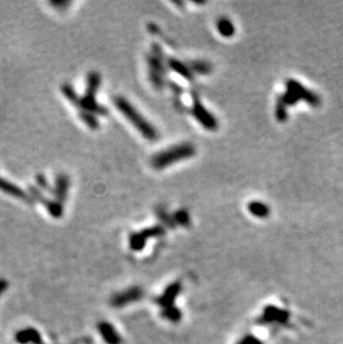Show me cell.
I'll return each instance as SVG.
<instances>
[{"instance_id": "1", "label": "cell", "mask_w": 343, "mask_h": 344, "mask_svg": "<svg viewBox=\"0 0 343 344\" xmlns=\"http://www.w3.org/2000/svg\"><path fill=\"white\" fill-rule=\"evenodd\" d=\"M114 103L118 111L123 113V115L127 118L136 128H137L144 137L148 139L157 138V131L149 122L135 110L130 103L125 100L124 97H115Z\"/></svg>"}, {"instance_id": "2", "label": "cell", "mask_w": 343, "mask_h": 344, "mask_svg": "<svg viewBox=\"0 0 343 344\" xmlns=\"http://www.w3.org/2000/svg\"><path fill=\"white\" fill-rule=\"evenodd\" d=\"M101 85V76L96 72H92L87 76V88L85 95L81 97L77 107L82 108L83 111H86L89 113H93L94 115H102L104 116L107 114L106 107L100 105L96 102V93L97 89Z\"/></svg>"}, {"instance_id": "3", "label": "cell", "mask_w": 343, "mask_h": 344, "mask_svg": "<svg viewBox=\"0 0 343 344\" xmlns=\"http://www.w3.org/2000/svg\"><path fill=\"white\" fill-rule=\"evenodd\" d=\"M195 154V148L191 144H182L176 145L174 147L163 150L162 153L157 154L152 159V164L155 168L161 169L164 167L170 166L172 164H175L182 159L192 157Z\"/></svg>"}, {"instance_id": "4", "label": "cell", "mask_w": 343, "mask_h": 344, "mask_svg": "<svg viewBox=\"0 0 343 344\" xmlns=\"http://www.w3.org/2000/svg\"><path fill=\"white\" fill-rule=\"evenodd\" d=\"M29 194L32 196V199L35 201H39L41 204H44L47 211L49 212V214L53 216L54 219H60L64 214V207L63 204L57 200H50L48 197L43 194L38 187L37 186H29L28 188Z\"/></svg>"}, {"instance_id": "5", "label": "cell", "mask_w": 343, "mask_h": 344, "mask_svg": "<svg viewBox=\"0 0 343 344\" xmlns=\"http://www.w3.org/2000/svg\"><path fill=\"white\" fill-rule=\"evenodd\" d=\"M0 191L6 193V194L10 195L12 197H15V199L26 202L28 203V204H34L35 203V200L32 199V196L29 194V193L21 190V188L19 186H17L16 184L4 180V178L2 177H0Z\"/></svg>"}, {"instance_id": "6", "label": "cell", "mask_w": 343, "mask_h": 344, "mask_svg": "<svg viewBox=\"0 0 343 344\" xmlns=\"http://www.w3.org/2000/svg\"><path fill=\"white\" fill-rule=\"evenodd\" d=\"M286 87H288V91L293 93L295 96L298 97V100L300 98H302V100L307 101L308 103L311 104L313 106H317L320 104V98H319L316 94H313L312 92L307 91L302 85H300L297 82H293V81H290L286 83Z\"/></svg>"}, {"instance_id": "7", "label": "cell", "mask_w": 343, "mask_h": 344, "mask_svg": "<svg viewBox=\"0 0 343 344\" xmlns=\"http://www.w3.org/2000/svg\"><path fill=\"white\" fill-rule=\"evenodd\" d=\"M69 186L70 181L69 177L66 175V174H58V175L56 176L53 195L56 197V200L62 203V204L67 200Z\"/></svg>"}, {"instance_id": "8", "label": "cell", "mask_w": 343, "mask_h": 344, "mask_svg": "<svg viewBox=\"0 0 343 344\" xmlns=\"http://www.w3.org/2000/svg\"><path fill=\"white\" fill-rule=\"evenodd\" d=\"M194 113L197 117V119H199L202 124H203V126L206 127V128H209V129L216 128V120L210 115V113L208 111L204 110L201 104H196Z\"/></svg>"}, {"instance_id": "9", "label": "cell", "mask_w": 343, "mask_h": 344, "mask_svg": "<svg viewBox=\"0 0 343 344\" xmlns=\"http://www.w3.org/2000/svg\"><path fill=\"white\" fill-rule=\"evenodd\" d=\"M79 117L81 119L85 122V124L92 129H98L100 128V121L96 118V116L93 113H89L86 111L79 112Z\"/></svg>"}, {"instance_id": "10", "label": "cell", "mask_w": 343, "mask_h": 344, "mask_svg": "<svg viewBox=\"0 0 343 344\" xmlns=\"http://www.w3.org/2000/svg\"><path fill=\"white\" fill-rule=\"evenodd\" d=\"M62 93L64 94V96L67 98V100L74 104V105H78V103H79V100H81V97L78 96V94L75 92V89L74 87L70 85L69 83H65L63 84V86H62Z\"/></svg>"}, {"instance_id": "11", "label": "cell", "mask_w": 343, "mask_h": 344, "mask_svg": "<svg viewBox=\"0 0 343 344\" xmlns=\"http://www.w3.org/2000/svg\"><path fill=\"white\" fill-rule=\"evenodd\" d=\"M17 340L20 343H27V342H39L38 334L34 330H28V331H22L17 336Z\"/></svg>"}, {"instance_id": "12", "label": "cell", "mask_w": 343, "mask_h": 344, "mask_svg": "<svg viewBox=\"0 0 343 344\" xmlns=\"http://www.w3.org/2000/svg\"><path fill=\"white\" fill-rule=\"evenodd\" d=\"M248 209H250V211L253 214L256 216H261V218H264V216H266L267 213H269V209H267V206L260 202L250 203Z\"/></svg>"}, {"instance_id": "13", "label": "cell", "mask_w": 343, "mask_h": 344, "mask_svg": "<svg viewBox=\"0 0 343 344\" xmlns=\"http://www.w3.org/2000/svg\"><path fill=\"white\" fill-rule=\"evenodd\" d=\"M36 183H37V185L41 188V190H44L46 192H49V193H51V194L54 193V187H51V185L48 183V180H47L44 174H37Z\"/></svg>"}, {"instance_id": "14", "label": "cell", "mask_w": 343, "mask_h": 344, "mask_svg": "<svg viewBox=\"0 0 343 344\" xmlns=\"http://www.w3.org/2000/svg\"><path fill=\"white\" fill-rule=\"evenodd\" d=\"M219 29L221 31V34L227 37H229L234 32V28L232 26V23L228 19L227 20L223 19L219 22Z\"/></svg>"}, {"instance_id": "15", "label": "cell", "mask_w": 343, "mask_h": 344, "mask_svg": "<svg viewBox=\"0 0 343 344\" xmlns=\"http://www.w3.org/2000/svg\"><path fill=\"white\" fill-rule=\"evenodd\" d=\"M72 3L70 1H66V0H51L50 4L51 6H54L55 8L57 9H67V7L69 4Z\"/></svg>"}, {"instance_id": "16", "label": "cell", "mask_w": 343, "mask_h": 344, "mask_svg": "<svg viewBox=\"0 0 343 344\" xmlns=\"http://www.w3.org/2000/svg\"><path fill=\"white\" fill-rule=\"evenodd\" d=\"M6 287H7V283H6V282H4V281H0V293H1V292H2L4 289H6Z\"/></svg>"}]
</instances>
